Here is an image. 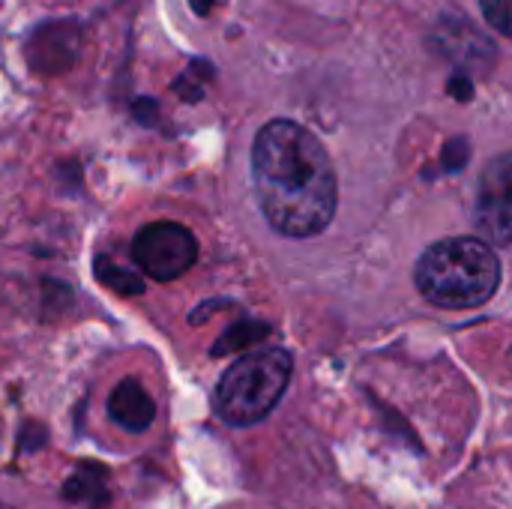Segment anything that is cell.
<instances>
[{"instance_id": "1", "label": "cell", "mask_w": 512, "mask_h": 509, "mask_svg": "<svg viewBox=\"0 0 512 509\" xmlns=\"http://www.w3.org/2000/svg\"><path fill=\"white\" fill-rule=\"evenodd\" d=\"M252 186L267 222L285 237H315L336 216L339 183L330 153L294 120H273L255 135Z\"/></svg>"}, {"instance_id": "2", "label": "cell", "mask_w": 512, "mask_h": 509, "mask_svg": "<svg viewBox=\"0 0 512 509\" xmlns=\"http://www.w3.org/2000/svg\"><path fill=\"white\" fill-rule=\"evenodd\" d=\"M417 291L441 309H477L501 285V261L486 240L450 237L417 261Z\"/></svg>"}, {"instance_id": "3", "label": "cell", "mask_w": 512, "mask_h": 509, "mask_svg": "<svg viewBox=\"0 0 512 509\" xmlns=\"http://www.w3.org/2000/svg\"><path fill=\"white\" fill-rule=\"evenodd\" d=\"M291 354L282 348H261L225 369L216 387V411L231 426L261 423L285 396L291 384Z\"/></svg>"}, {"instance_id": "4", "label": "cell", "mask_w": 512, "mask_h": 509, "mask_svg": "<svg viewBox=\"0 0 512 509\" xmlns=\"http://www.w3.org/2000/svg\"><path fill=\"white\" fill-rule=\"evenodd\" d=\"M132 258L156 282H174L198 261V243L177 222H150L132 240Z\"/></svg>"}, {"instance_id": "5", "label": "cell", "mask_w": 512, "mask_h": 509, "mask_svg": "<svg viewBox=\"0 0 512 509\" xmlns=\"http://www.w3.org/2000/svg\"><path fill=\"white\" fill-rule=\"evenodd\" d=\"M480 228L504 246L510 240L512 210H510V156L495 159V165L483 177L480 189V207H477Z\"/></svg>"}, {"instance_id": "6", "label": "cell", "mask_w": 512, "mask_h": 509, "mask_svg": "<svg viewBox=\"0 0 512 509\" xmlns=\"http://www.w3.org/2000/svg\"><path fill=\"white\" fill-rule=\"evenodd\" d=\"M27 51H30V66L36 69H48V72L66 69L78 54V30L69 21L45 24L30 36Z\"/></svg>"}, {"instance_id": "7", "label": "cell", "mask_w": 512, "mask_h": 509, "mask_svg": "<svg viewBox=\"0 0 512 509\" xmlns=\"http://www.w3.org/2000/svg\"><path fill=\"white\" fill-rule=\"evenodd\" d=\"M111 420L126 432H147L156 420V405L138 381H123L108 396Z\"/></svg>"}, {"instance_id": "8", "label": "cell", "mask_w": 512, "mask_h": 509, "mask_svg": "<svg viewBox=\"0 0 512 509\" xmlns=\"http://www.w3.org/2000/svg\"><path fill=\"white\" fill-rule=\"evenodd\" d=\"M435 39H438L441 51L450 57H462V51H465V60H486V57L492 60L495 57V48L477 33V27L468 21H459V18H444L438 24Z\"/></svg>"}, {"instance_id": "9", "label": "cell", "mask_w": 512, "mask_h": 509, "mask_svg": "<svg viewBox=\"0 0 512 509\" xmlns=\"http://www.w3.org/2000/svg\"><path fill=\"white\" fill-rule=\"evenodd\" d=\"M483 6V15L486 21L501 33V36H510L512 33V3L510 0H480Z\"/></svg>"}, {"instance_id": "10", "label": "cell", "mask_w": 512, "mask_h": 509, "mask_svg": "<svg viewBox=\"0 0 512 509\" xmlns=\"http://www.w3.org/2000/svg\"><path fill=\"white\" fill-rule=\"evenodd\" d=\"M465 162H468V141H462V138L450 141V147H447V168L456 171V168H462Z\"/></svg>"}, {"instance_id": "11", "label": "cell", "mask_w": 512, "mask_h": 509, "mask_svg": "<svg viewBox=\"0 0 512 509\" xmlns=\"http://www.w3.org/2000/svg\"><path fill=\"white\" fill-rule=\"evenodd\" d=\"M450 87H453V96H456V99H471V81H468V78L456 75V78L450 81Z\"/></svg>"}, {"instance_id": "12", "label": "cell", "mask_w": 512, "mask_h": 509, "mask_svg": "<svg viewBox=\"0 0 512 509\" xmlns=\"http://www.w3.org/2000/svg\"><path fill=\"white\" fill-rule=\"evenodd\" d=\"M216 3H219V0H189V6H192L195 15H210Z\"/></svg>"}, {"instance_id": "13", "label": "cell", "mask_w": 512, "mask_h": 509, "mask_svg": "<svg viewBox=\"0 0 512 509\" xmlns=\"http://www.w3.org/2000/svg\"><path fill=\"white\" fill-rule=\"evenodd\" d=\"M0 509H12V507H6V504H0Z\"/></svg>"}]
</instances>
